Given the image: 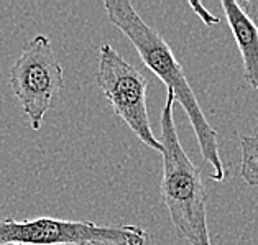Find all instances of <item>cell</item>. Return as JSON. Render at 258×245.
Segmentation results:
<instances>
[{
    "mask_svg": "<svg viewBox=\"0 0 258 245\" xmlns=\"http://www.w3.org/2000/svg\"><path fill=\"white\" fill-rule=\"evenodd\" d=\"M104 9L109 15V20L132 41L143 65L152 69L165 83L168 92L174 94L176 100L186 110L187 118H189L199 142L201 153H203L204 160L212 166L211 179L224 181L225 168L219 153V135L211 127V124L207 122L204 112L201 109L196 96H194L192 87L187 83L184 69L176 59L173 49L169 48L166 40L158 31H155L143 22L140 14L135 10L134 4L128 2V0H105Z\"/></svg>",
    "mask_w": 258,
    "mask_h": 245,
    "instance_id": "1",
    "label": "cell"
},
{
    "mask_svg": "<svg viewBox=\"0 0 258 245\" xmlns=\"http://www.w3.org/2000/svg\"><path fill=\"white\" fill-rule=\"evenodd\" d=\"M174 102V94L168 92L161 112V199L168 207L176 235L191 245H212L207 227V190L201 169L191 161L179 142L173 118Z\"/></svg>",
    "mask_w": 258,
    "mask_h": 245,
    "instance_id": "2",
    "label": "cell"
},
{
    "mask_svg": "<svg viewBox=\"0 0 258 245\" xmlns=\"http://www.w3.org/2000/svg\"><path fill=\"white\" fill-rule=\"evenodd\" d=\"M148 232L135 224L99 225L91 221L38 217L0 221V245H147Z\"/></svg>",
    "mask_w": 258,
    "mask_h": 245,
    "instance_id": "3",
    "label": "cell"
},
{
    "mask_svg": "<svg viewBox=\"0 0 258 245\" xmlns=\"http://www.w3.org/2000/svg\"><path fill=\"white\" fill-rule=\"evenodd\" d=\"M10 87L30 127L38 132L54 97L64 87V71L48 36L36 35L25 45L10 69Z\"/></svg>",
    "mask_w": 258,
    "mask_h": 245,
    "instance_id": "4",
    "label": "cell"
},
{
    "mask_svg": "<svg viewBox=\"0 0 258 245\" xmlns=\"http://www.w3.org/2000/svg\"><path fill=\"white\" fill-rule=\"evenodd\" d=\"M96 81L110 107L128 125L138 140L155 152L163 153V145L155 137L148 117L147 79L109 43L99 48Z\"/></svg>",
    "mask_w": 258,
    "mask_h": 245,
    "instance_id": "5",
    "label": "cell"
},
{
    "mask_svg": "<svg viewBox=\"0 0 258 245\" xmlns=\"http://www.w3.org/2000/svg\"><path fill=\"white\" fill-rule=\"evenodd\" d=\"M222 9L243 61V78L258 89V27L234 0H222Z\"/></svg>",
    "mask_w": 258,
    "mask_h": 245,
    "instance_id": "6",
    "label": "cell"
},
{
    "mask_svg": "<svg viewBox=\"0 0 258 245\" xmlns=\"http://www.w3.org/2000/svg\"><path fill=\"white\" fill-rule=\"evenodd\" d=\"M240 176L247 185L258 186V135L240 137Z\"/></svg>",
    "mask_w": 258,
    "mask_h": 245,
    "instance_id": "7",
    "label": "cell"
},
{
    "mask_svg": "<svg viewBox=\"0 0 258 245\" xmlns=\"http://www.w3.org/2000/svg\"><path fill=\"white\" fill-rule=\"evenodd\" d=\"M189 5H191V9L198 14V17L201 18V20L204 22V25H207V27H214V25L220 23V18L216 17V15H212L209 10H206L204 5L201 2H194V0H192V2H189Z\"/></svg>",
    "mask_w": 258,
    "mask_h": 245,
    "instance_id": "8",
    "label": "cell"
},
{
    "mask_svg": "<svg viewBox=\"0 0 258 245\" xmlns=\"http://www.w3.org/2000/svg\"><path fill=\"white\" fill-rule=\"evenodd\" d=\"M238 7H240L245 15H247L251 22H253L258 27V2H248V0H243V2H237Z\"/></svg>",
    "mask_w": 258,
    "mask_h": 245,
    "instance_id": "9",
    "label": "cell"
},
{
    "mask_svg": "<svg viewBox=\"0 0 258 245\" xmlns=\"http://www.w3.org/2000/svg\"><path fill=\"white\" fill-rule=\"evenodd\" d=\"M5 245H27V243H5Z\"/></svg>",
    "mask_w": 258,
    "mask_h": 245,
    "instance_id": "10",
    "label": "cell"
}]
</instances>
